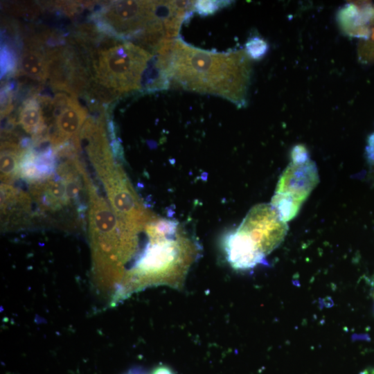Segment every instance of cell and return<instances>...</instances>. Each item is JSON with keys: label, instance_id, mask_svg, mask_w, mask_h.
I'll use <instances>...</instances> for the list:
<instances>
[{"label": "cell", "instance_id": "cell-1", "mask_svg": "<svg viewBox=\"0 0 374 374\" xmlns=\"http://www.w3.org/2000/svg\"><path fill=\"white\" fill-rule=\"evenodd\" d=\"M170 82L199 93L224 98L238 106L246 103L250 64L244 50L212 52L170 40L157 51Z\"/></svg>", "mask_w": 374, "mask_h": 374}, {"label": "cell", "instance_id": "cell-2", "mask_svg": "<svg viewBox=\"0 0 374 374\" xmlns=\"http://www.w3.org/2000/svg\"><path fill=\"white\" fill-rule=\"evenodd\" d=\"M191 11L193 1H118L101 10L100 21L111 33L137 39L157 51L175 39Z\"/></svg>", "mask_w": 374, "mask_h": 374}, {"label": "cell", "instance_id": "cell-3", "mask_svg": "<svg viewBox=\"0 0 374 374\" xmlns=\"http://www.w3.org/2000/svg\"><path fill=\"white\" fill-rule=\"evenodd\" d=\"M146 229L149 242L127 275L125 294L149 285H179L193 258L194 246L175 222L160 220Z\"/></svg>", "mask_w": 374, "mask_h": 374}, {"label": "cell", "instance_id": "cell-4", "mask_svg": "<svg viewBox=\"0 0 374 374\" xmlns=\"http://www.w3.org/2000/svg\"><path fill=\"white\" fill-rule=\"evenodd\" d=\"M157 58L126 42L98 50L93 66L98 82L114 93L166 89L170 82L159 60L150 66Z\"/></svg>", "mask_w": 374, "mask_h": 374}, {"label": "cell", "instance_id": "cell-5", "mask_svg": "<svg viewBox=\"0 0 374 374\" xmlns=\"http://www.w3.org/2000/svg\"><path fill=\"white\" fill-rule=\"evenodd\" d=\"M287 229V222L271 204L256 205L224 239L228 261L237 269L264 263L265 257L283 241Z\"/></svg>", "mask_w": 374, "mask_h": 374}, {"label": "cell", "instance_id": "cell-6", "mask_svg": "<svg viewBox=\"0 0 374 374\" xmlns=\"http://www.w3.org/2000/svg\"><path fill=\"white\" fill-rule=\"evenodd\" d=\"M319 181L315 163L305 147L297 145L292 150L291 161L278 180L271 204L287 222L297 215Z\"/></svg>", "mask_w": 374, "mask_h": 374}, {"label": "cell", "instance_id": "cell-7", "mask_svg": "<svg viewBox=\"0 0 374 374\" xmlns=\"http://www.w3.org/2000/svg\"><path fill=\"white\" fill-rule=\"evenodd\" d=\"M123 230L136 234L149 220L122 170L109 160L95 167Z\"/></svg>", "mask_w": 374, "mask_h": 374}, {"label": "cell", "instance_id": "cell-8", "mask_svg": "<svg viewBox=\"0 0 374 374\" xmlns=\"http://www.w3.org/2000/svg\"><path fill=\"white\" fill-rule=\"evenodd\" d=\"M54 122L53 132L49 136L55 147L69 139L78 141L80 131L87 117V111L73 98L59 94L53 102Z\"/></svg>", "mask_w": 374, "mask_h": 374}, {"label": "cell", "instance_id": "cell-9", "mask_svg": "<svg viewBox=\"0 0 374 374\" xmlns=\"http://www.w3.org/2000/svg\"><path fill=\"white\" fill-rule=\"evenodd\" d=\"M374 6L370 3H353L344 6L338 12V22L348 36L365 39L369 35V21Z\"/></svg>", "mask_w": 374, "mask_h": 374}, {"label": "cell", "instance_id": "cell-10", "mask_svg": "<svg viewBox=\"0 0 374 374\" xmlns=\"http://www.w3.org/2000/svg\"><path fill=\"white\" fill-rule=\"evenodd\" d=\"M20 66L30 78L44 81L49 74V58L39 47H26L20 58Z\"/></svg>", "mask_w": 374, "mask_h": 374}, {"label": "cell", "instance_id": "cell-11", "mask_svg": "<svg viewBox=\"0 0 374 374\" xmlns=\"http://www.w3.org/2000/svg\"><path fill=\"white\" fill-rule=\"evenodd\" d=\"M23 152L15 143H1V179L3 184H8L19 175V165Z\"/></svg>", "mask_w": 374, "mask_h": 374}, {"label": "cell", "instance_id": "cell-12", "mask_svg": "<svg viewBox=\"0 0 374 374\" xmlns=\"http://www.w3.org/2000/svg\"><path fill=\"white\" fill-rule=\"evenodd\" d=\"M19 124L28 134L33 136L42 133L45 127L42 108L33 98L28 99L21 108L19 116Z\"/></svg>", "mask_w": 374, "mask_h": 374}, {"label": "cell", "instance_id": "cell-13", "mask_svg": "<svg viewBox=\"0 0 374 374\" xmlns=\"http://www.w3.org/2000/svg\"><path fill=\"white\" fill-rule=\"evenodd\" d=\"M267 43L258 36H253L245 44L244 51L249 58H262L268 50Z\"/></svg>", "mask_w": 374, "mask_h": 374}, {"label": "cell", "instance_id": "cell-14", "mask_svg": "<svg viewBox=\"0 0 374 374\" xmlns=\"http://www.w3.org/2000/svg\"><path fill=\"white\" fill-rule=\"evenodd\" d=\"M229 1H194L193 10L199 15L213 14L219 8L224 7Z\"/></svg>", "mask_w": 374, "mask_h": 374}, {"label": "cell", "instance_id": "cell-15", "mask_svg": "<svg viewBox=\"0 0 374 374\" xmlns=\"http://www.w3.org/2000/svg\"><path fill=\"white\" fill-rule=\"evenodd\" d=\"M366 152L370 165L374 168V132L371 134L368 139Z\"/></svg>", "mask_w": 374, "mask_h": 374}, {"label": "cell", "instance_id": "cell-16", "mask_svg": "<svg viewBox=\"0 0 374 374\" xmlns=\"http://www.w3.org/2000/svg\"><path fill=\"white\" fill-rule=\"evenodd\" d=\"M152 374H172V373L167 368L161 367L157 368Z\"/></svg>", "mask_w": 374, "mask_h": 374}]
</instances>
